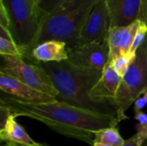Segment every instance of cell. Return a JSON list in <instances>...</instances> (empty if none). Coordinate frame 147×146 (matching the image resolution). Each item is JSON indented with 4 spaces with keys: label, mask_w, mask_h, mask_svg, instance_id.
<instances>
[{
    "label": "cell",
    "mask_w": 147,
    "mask_h": 146,
    "mask_svg": "<svg viewBox=\"0 0 147 146\" xmlns=\"http://www.w3.org/2000/svg\"><path fill=\"white\" fill-rule=\"evenodd\" d=\"M111 28L126 27L140 20L142 0H106Z\"/></svg>",
    "instance_id": "8fae6325"
},
{
    "label": "cell",
    "mask_w": 147,
    "mask_h": 146,
    "mask_svg": "<svg viewBox=\"0 0 147 146\" xmlns=\"http://www.w3.org/2000/svg\"><path fill=\"white\" fill-rule=\"evenodd\" d=\"M70 0H40L37 3L38 7L44 14H49L58 9Z\"/></svg>",
    "instance_id": "d6986e66"
},
{
    "label": "cell",
    "mask_w": 147,
    "mask_h": 146,
    "mask_svg": "<svg viewBox=\"0 0 147 146\" xmlns=\"http://www.w3.org/2000/svg\"><path fill=\"white\" fill-rule=\"evenodd\" d=\"M135 120L138 121L136 125L137 133L147 140V114L140 112L135 114Z\"/></svg>",
    "instance_id": "ffe728a7"
},
{
    "label": "cell",
    "mask_w": 147,
    "mask_h": 146,
    "mask_svg": "<svg viewBox=\"0 0 147 146\" xmlns=\"http://www.w3.org/2000/svg\"><path fill=\"white\" fill-rule=\"evenodd\" d=\"M146 38L147 25L142 21H140L139 28H138L136 34H135V37H134V42H133V45H132V47H131V50H130V52L128 54L132 59L135 58L137 50L141 46V45H143V43L146 41Z\"/></svg>",
    "instance_id": "e0dca14e"
},
{
    "label": "cell",
    "mask_w": 147,
    "mask_h": 146,
    "mask_svg": "<svg viewBox=\"0 0 147 146\" xmlns=\"http://www.w3.org/2000/svg\"><path fill=\"white\" fill-rule=\"evenodd\" d=\"M93 146H112L108 144H104V143H101V142H94V144L92 145Z\"/></svg>",
    "instance_id": "d4e9b609"
},
{
    "label": "cell",
    "mask_w": 147,
    "mask_h": 146,
    "mask_svg": "<svg viewBox=\"0 0 147 146\" xmlns=\"http://www.w3.org/2000/svg\"><path fill=\"white\" fill-rule=\"evenodd\" d=\"M34 62H63L68 59L67 45L58 40H48L36 46L29 57L25 59Z\"/></svg>",
    "instance_id": "4fadbf2b"
},
{
    "label": "cell",
    "mask_w": 147,
    "mask_h": 146,
    "mask_svg": "<svg viewBox=\"0 0 147 146\" xmlns=\"http://www.w3.org/2000/svg\"><path fill=\"white\" fill-rule=\"evenodd\" d=\"M32 146H49V145H44V144H36L35 145H32Z\"/></svg>",
    "instance_id": "4316f807"
},
{
    "label": "cell",
    "mask_w": 147,
    "mask_h": 146,
    "mask_svg": "<svg viewBox=\"0 0 147 146\" xmlns=\"http://www.w3.org/2000/svg\"><path fill=\"white\" fill-rule=\"evenodd\" d=\"M146 141V139H145L136 133V134H134L133 137L125 140L124 144L121 146H144Z\"/></svg>",
    "instance_id": "44dd1931"
},
{
    "label": "cell",
    "mask_w": 147,
    "mask_h": 146,
    "mask_svg": "<svg viewBox=\"0 0 147 146\" xmlns=\"http://www.w3.org/2000/svg\"><path fill=\"white\" fill-rule=\"evenodd\" d=\"M0 138L2 141L10 144H19L26 146L35 145L37 144L31 139L23 126L16 120V117L10 114L1 126Z\"/></svg>",
    "instance_id": "5bb4252c"
},
{
    "label": "cell",
    "mask_w": 147,
    "mask_h": 146,
    "mask_svg": "<svg viewBox=\"0 0 147 146\" xmlns=\"http://www.w3.org/2000/svg\"><path fill=\"white\" fill-rule=\"evenodd\" d=\"M0 89L2 95L28 103L40 104L56 102L54 97L28 86L2 71H0Z\"/></svg>",
    "instance_id": "9c48e42d"
},
{
    "label": "cell",
    "mask_w": 147,
    "mask_h": 146,
    "mask_svg": "<svg viewBox=\"0 0 147 146\" xmlns=\"http://www.w3.org/2000/svg\"><path fill=\"white\" fill-rule=\"evenodd\" d=\"M34 1H35V3H38V2H39V1H40V0H34Z\"/></svg>",
    "instance_id": "83f0119b"
},
{
    "label": "cell",
    "mask_w": 147,
    "mask_h": 146,
    "mask_svg": "<svg viewBox=\"0 0 147 146\" xmlns=\"http://www.w3.org/2000/svg\"><path fill=\"white\" fill-rule=\"evenodd\" d=\"M3 146H26L23 145H19V144H10V143H6L5 145Z\"/></svg>",
    "instance_id": "484cf974"
},
{
    "label": "cell",
    "mask_w": 147,
    "mask_h": 146,
    "mask_svg": "<svg viewBox=\"0 0 147 146\" xmlns=\"http://www.w3.org/2000/svg\"><path fill=\"white\" fill-rule=\"evenodd\" d=\"M140 20L146 24L147 23V0H142V9Z\"/></svg>",
    "instance_id": "cb8c5ba5"
},
{
    "label": "cell",
    "mask_w": 147,
    "mask_h": 146,
    "mask_svg": "<svg viewBox=\"0 0 147 146\" xmlns=\"http://www.w3.org/2000/svg\"><path fill=\"white\" fill-rule=\"evenodd\" d=\"M146 25H147V23H146Z\"/></svg>",
    "instance_id": "f1b7e54d"
},
{
    "label": "cell",
    "mask_w": 147,
    "mask_h": 146,
    "mask_svg": "<svg viewBox=\"0 0 147 146\" xmlns=\"http://www.w3.org/2000/svg\"><path fill=\"white\" fill-rule=\"evenodd\" d=\"M134 113L135 114H138V113H140V112H143V108L146 106L147 104V90L145 91V93L140 97L138 98L135 102L134 103Z\"/></svg>",
    "instance_id": "7402d4cb"
},
{
    "label": "cell",
    "mask_w": 147,
    "mask_h": 146,
    "mask_svg": "<svg viewBox=\"0 0 147 146\" xmlns=\"http://www.w3.org/2000/svg\"><path fill=\"white\" fill-rule=\"evenodd\" d=\"M147 90V38L137 50L135 58L122 77L115 106L118 122L128 119L127 111Z\"/></svg>",
    "instance_id": "5b68a950"
},
{
    "label": "cell",
    "mask_w": 147,
    "mask_h": 146,
    "mask_svg": "<svg viewBox=\"0 0 147 146\" xmlns=\"http://www.w3.org/2000/svg\"><path fill=\"white\" fill-rule=\"evenodd\" d=\"M96 1L70 0L53 12L44 14L33 49L48 40L65 42L67 47L77 46L88 16Z\"/></svg>",
    "instance_id": "3957f363"
},
{
    "label": "cell",
    "mask_w": 147,
    "mask_h": 146,
    "mask_svg": "<svg viewBox=\"0 0 147 146\" xmlns=\"http://www.w3.org/2000/svg\"><path fill=\"white\" fill-rule=\"evenodd\" d=\"M121 79L122 77L116 72L112 65L108 64L102 71L101 78L90 91V99L96 102L115 106Z\"/></svg>",
    "instance_id": "30bf717a"
},
{
    "label": "cell",
    "mask_w": 147,
    "mask_h": 146,
    "mask_svg": "<svg viewBox=\"0 0 147 146\" xmlns=\"http://www.w3.org/2000/svg\"><path fill=\"white\" fill-rule=\"evenodd\" d=\"M0 54L1 56L23 58V52L15 42L9 30L3 26H0Z\"/></svg>",
    "instance_id": "9a60e30c"
},
{
    "label": "cell",
    "mask_w": 147,
    "mask_h": 146,
    "mask_svg": "<svg viewBox=\"0 0 147 146\" xmlns=\"http://www.w3.org/2000/svg\"><path fill=\"white\" fill-rule=\"evenodd\" d=\"M134 59H132L128 54L127 55H121L115 59H113L110 63L112 66L114 67V69L116 71V72L121 77H123L125 76V74L127 73L130 65L132 64V62L134 61Z\"/></svg>",
    "instance_id": "ac0fdd59"
},
{
    "label": "cell",
    "mask_w": 147,
    "mask_h": 146,
    "mask_svg": "<svg viewBox=\"0 0 147 146\" xmlns=\"http://www.w3.org/2000/svg\"><path fill=\"white\" fill-rule=\"evenodd\" d=\"M94 142H101L112 146H121L125 140L115 127H108L98 131L95 134Z\"/></svg>",
    "instance_id": "2e32d148"
},
{
    "label": "cell",
    "mask_w": 147,
    "mask_h": 146,
    "mask_svg": "<svg viewBox=\"0 0 147 146\" xmlns=\"http://www.w3.org/2000/svg\"><path fill=\"white\" fill-rule=\"evenodd\" d=\"M0 106L16 118L25 116L38 120L61 135L89 145L94 144L98 131L115 127L119 123L116 116L94 113L57 101L33 104L1 95Z\"/></svg>",
    "instance_id": "6da1fadb"
},
{
    "label": "cell",
    "mask_w": 147,
    "mask_h": 146,
    "mask_svg": "<svg viewBox=\"0 0 147 146\" xmlns=\"http://www.w3.org/2000/svg\"><path fill=\"white\" fill-rule=\"evenodd\" d=\"M9 17L12 38L23 52V58L31 55L33 45L39 34L44 13L34 0H3Z\"/></svg>",
    "instance_id": "277c9868"
},
{
    "label": "cell",
    "mask_w": 147,
    "mask_h": 146,
    "mask_svg": "<svg viewBox=\"0 0 147 146\" xmlns=\"http://www.w3.org/2000/svg\"><path fill=\"white\" fill-rule=\"evenodd\" d=\"M110 29L111 19L106 0H97L88 16L78 45L103 43L108 40Z\"/></svg>",
    "instance_id": "ba28073f"
},
{
    "label": "cell",
    "mask_w": 147,
    "mask_h": 146,
    "mask_svg": "<svg viewBox=\"0 0 147 146\" xmlns=\"http://www.w3.org/2000/svg\"><path fill=\"white\" fill-rule=\"evenodd\" d=\"M67 52L66 62L78 69L103 71L109 61L108 40L103 43H89L67 47Z\"/></svg>",
    "instance_id": "52a82bcc"
},
{
    "label": "cell",
    "mask_w": 147,
    "mask_h": 146,
    "mask_svg": "<svg viewBox=\"0 0 147 146\" xmlns=\"http://www.w3.org/2000/svg\"><path fill=\"white\" fill-rule=\"evenodd\" d=\"M0 26L9 28V17L3 0H0Z\"/></svg>",
    "instance_id": "603a6c76"
},
{
    "label": "cell",
    "mask_w": 147,
    "mask_h": 146,
    "mask_svg": "<svg viewBox=\"0 0 147 146\" xmlns=\"http://www.w3.org/2000/svg\"><path fill=\"white\" fill-rule=\"evenodd\" d=\"M3 63L0 71L15 77L28 86L56 99L58 91L46 71L34 61L24 58L2 56Z\"/></svg>",
    "instance_id": "8992f818"
},
{
    "label": "cell",
    "mask_w": 147,
    "mask_h": 146,
    "mask_svg": "<svg viewBox=\"0 0 147 146\" xmlns=\"http://www.w3.org/2000/svg\"><path fill=\"white\" fill-rule=\"evenodd\" d=\"M37 63L46 71L57 89V102L97 114L116 116L115 106L96 102L89 96L101 78L102 71L78 69L66 61Z\"/></svg>",
    "instance_id": "7a4b0ae2"
},
{
    "label": "cell",
    "mask_w": 147,
    "mask_h": 146,
    "mask_svg": "<svg viewBox=\"0 0 147 146\" xmlns=\"http://www.w3.org/2000/svg\"><path fill=\"white\" fill-rule=\"evenodd\" d=\"M140 22V20H138L126 27L111 28L108 38L109 46V63L121 55L129 54Z\"/></svg>",
    "instance_id": "7c38bea8"
}]
</instances>
